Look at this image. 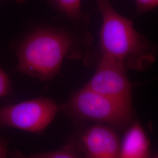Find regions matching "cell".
Masks as SVG:
<instances>
[{
  "mask_svg": "<svg viewBox=\"0 0 158 158\" xmlns=\"http://www.w3.org/2000/svg\"><path fill=\"white\" fill-rule=\"evenodd\" d=\"M150 153V142L146 133L141 125L134 123L120 143L119 158H148Z\"/></svg>",
  "mask_w": 158,
  "mask_h": 158,
  "instance_id": "52a82bcc",
  "label": "cell"
},
{
  "mask_svg": "<svg viewBox=\"0 0 158 158\" xmlns=\"http://www.w3.org/2000/svg\"><path fill=\"white\" fill-rule=\"evenodd\" d=\"M9 154L8 143L5 138L0 136V158H8Z\"/></svg>",
  "mask_w": 158,
  "mask_h": 158,
  "instance_id": "7c38bea8",
  "label": "cell"
},
{
  "mask_svg": "<svg viewBox=\"0 0 158 158\" xmlns=\"http://www.w3.org/2000/svg\"><path fill=\"white\" fill-rule=\"evenodd\" d=\"M15 1H16L17 2H21V1H22V0H15Z\"/></svg>",
  "mask_w": 158,
  "mask_h": 158,
  "instance_id": "4fadbf2b",
  "label": "cell"
},
{
  "mask_svg": "<svg viewBox=\"0 0 158 158\" xmlns=\"http://www.w3.org/2000/svg\"><path fill=\"white\" fill-rule=\"evenodd\" d=\"M59 10L75 21H80L83 15L80 10L81 0H53Z\"/></svg>",
  "mask_w": 158,
  "mask_h": 158,
  "instance_id": "9c48e42d",
  "label": "cell"
},
{
  "mask_svg": "<svg viewBox=\"0 0 158 158\" xmlns=\"http://www.w3.org/2000/svg\"><path fill=\"white\" fill-rule=\"evenodd\" d=\"M59 111L60 105L46 97L0 106V129L11 128L40 134Z\"/></svg>",
  "mask_w": 158,
  "mask_h": 158,
  "instance_id": "277c9868",
  "label": "cell"
},
{
  "mask_svg": "<svg viewBox=\"0 0 158 158\" xmlns=\"http://www.w3.org/2000/svg\"><path fill=\"white\" fill-rule=\"evenodd\" d=\"M11 90L10 79L5 71L0 68V98L10 94Z\"/></svg>",
  "mask_w": 158,
  "mask_h": 158,
  "instance_id": "30bf717a",
  "label": "cell"
},
{
  "mask_svg": "<svg viewBox=\"0 0 158 158\" xmlns=\"http://www.w3.org/2000/svg\"><path fill=\"white\" fill-rule=\"evenodd\" d=\"M76 138L86 158H119L120 142L111 126L100 123L91 125Z\"/></svg>",
  "mask_w": 158,
  "mask_h": 158,
  "instance_id": "8992f818",
  "label": "cell"
},
{
  "mask_svg": "<svg viewBox=\"0 0 158 158\" xmlns=\"http://www.w3.org/2000/svg\"><path fill=\"white\" fill-rule=\"evenodd\" d=\"M60 111L76 121L96 122L121 129L132 119V103L104 96L85 86L60 105Z\"/></svg>",
  "mask_w": 158,
  "mask_h": 158,
  "instance_id": "3957f363",
  "label": "cell"
},
{
  "mask_svg": "<svg viewBox=\"0 0 158 158\" xmlns=\"http://www.w3.org/2000/svg\"><path fill=\"white\" fill-rule=\"evenodd\" d=\"M83 155L76 137L69 139L64 147L59 149L43 152L34 153L27 156L29 158H79Z\"/></svg>",
  "mask_w": 158,
  "mask_h": 158,
  "instance_id": "ba28073f",
  "label": "cell"
},
{
  "mask_svg": "<svg viewBox=\"0 0 158 158\" xmlns=\"http://www.w3.org/2000/svg\"><path fill=\"white\" fill-rule=\"evenodd\" d=\"M102 23L100 32L102 57L124 69L142 72L155 62V47L136 30L132 21L119 14L109 0H97Z\"/></svg>",
  "mask_w": 158,
  "mask_h": 158,
  "instance_id": "6da1fadb",
  "label": "cell"
},
{
  "mask_svg": "<svg viewBox=\"0 0 158 158\" xmlns=\"http://www.w3.org/2000/svg\"><path fill=\"white\" fill-rule=\"evenodd\" d=\"M135 2L139 13L148 11L158 6V0H135Z\"/></svg>",
  "mask_w": 158,
  "mask_h": 158,
  "instance_id": "8fae6325",
  "label": "cell"
},
{
  "mask_svg": "<svg viewBox=\"0 0 158 158\" xmlns=\"http://www.w3.org/2000/svg\"><path fill=\"white\" fill-rule=\"evenodd\" d=\"M155 157V158H158V154H157V155H156Z\"/></svg>",
  "mask_w": 158,
  "mask_h": 158,
  "instance_id": "5bb4252c",
  "label": "cell"
},
{
  "mask_svg": "<svg viewBox=\"0 0 158 158\" xmlns=\"http://www.w3.org/2000/svg\"><path fill=\"white\" fill-rule=\"evenodd\" d=\"M79 40L70 32L56 28H40L28 35L15 48V70L50 81L59 73L66 58L82 56Z\"/></svg>",
  "mask_w": 158,
  "mask_h": 158,
  "instance_id": "7a4b0ae2",
  "label": "cell"
},
{
  "mask_svg": "<svg viewBox=\"0 0 158 158\" xmlns=\"http://www.w3.org/2000/svg\"><path fill=\"white\" fill-rule=\"evenodd\" d=\"M126 72L117 63L101 57L95 73L85 87L104 96L132 103V86Z\"/></svg>",
  "mask_w": 158,
  "mask_h": 158,
  "instance_id": "5b68a950",
  "label": "cell"
}]
</instances>
